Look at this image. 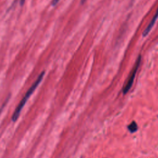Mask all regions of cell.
Here are the masks:
<instances>
[{"instance_id":"8992f818","label":"cell","mask_w":158,"mask_h":158,"mask_svg":"<svg viewBox=\"0 0 158 158\" xmlns=\"http://www.w3.org/2000/svg\"><path fill=\"white\" fill-rule=\"evenodd\" d=\"M25 0H21V5H23L24 3H25Z\"/></svg>"},{"instance_id":"7a4b0ae2","label":"cell","mask_w":158,"mask_h":158,"mask_svg":"<svg viewBox=\"0 0 158 158\" xmlns=\"http://www.w3.org/2000/svg\"><path fill=\"white\" fill-rule=\"evenodd\" d=\"M140 63H141V56H139L138 58H137V60L135 64V66L128 78V80H127V82L123 88V90H122L123 94H127L129 92V91L130 90V88H132V85L133 83L134 79L135 78V75H136L137 70L139 68Z\"/></svg>"},{"instance_id":"277c9868","label":"cell","mask_w":158,"mask_h":158,"mask_svg":"<svg viewBox=\"0 0 158 158\" xmlns=\"http://www.w3.org/2000/svg\"><path fill=\"white\" fill-rule=\"evenodd\" d=\"M128 129L130 131V133H134L137 132L138 130V126L137 123L135 121H133L129 126H128Z\"/></svg>"},{"instance_id":"5b68a950","label":"cell","mask_w":158,"mask_h":158,"mask_svg":"<svg viewBox=\"0 0 158 158\" xmlns=\"http://www.w3.org/2000/svg\"><path fill=\"white\" fill-rule=\"evenodd\" d=\"M60 2V0H52V3H51V5L53 6H55Z\"/></svg>"},{"instance_id":"6da1fadb","label":"cell","mask_w":158,"mask_h":158,"mask_svg":"<svg viewBox=\"0 0 158 158\" xmlns=\"http://www.w3.org/2000/svg\"><path fill=\"white\" fill-rule=\"evenodd\" d=\"M44 72L43 71L38 75L37 79L34 82L33 85L28 90V91H27V93L24 95V98L22 99V100L21 101L19 104L17 105V106L16 107V110H15V111H14V113L12 116V121L13 122H16L18 119V118L19 117V115L21 113V111L23 109L24 106H25V104H26L27 100L29 99L30 96L32 94V93L34 92V91L38 87V86L40 85V83H41V82L42 81V80L44 77Z\"/></svg>"},{"instance_id":"3957f363","label":"cell","mask_w":158,"mask_h":158,"mask_svg":"<svg viewBox=\"0 0 158 158\" xmlns=\"http://www.w3.org/2000/svg\"><path fill=\"white\" fill-rule=\"evenodd\" d=\"M157 18H158V8L157 9V11H156V13H155V15L152 17L151 21L150 22V23L149 24L148 27L146 28V29L143 32V37H146L148 35V33L150 32L152 28L153 27V26H154V24H155Z\"/></svg>"}]
</instances>
